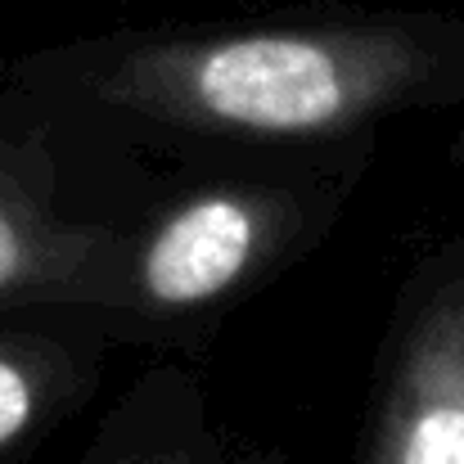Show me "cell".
Returning <instances> with one entry per match:
<instances>
[{
  "label": "cell",
  "mask_w": 464,
  "mask_h": 464,
  "mask_svg": "<svg viewBox=\"0 0 464 464\" xmlns=\"http://www.w3.org/2000/svg\"><path fill=\"white\" fill-rule=\"evenodd\" d=\"M86 464H212L198 379L176 365L150 370L104 420Z\"/></svg>",
  "instance_id": "cell-6"
},
{
  "label": "cell",
  "mask_w": 464,
  "mask_h": 464,
  "mask_svg": "<svg viewBox=\"0 0 464 464\" xmlns=\"http://www.w3.org/2000/svg\"><path fill=\"white\" fill-rule=\"evenodd\" d=\"M456 158H460V162H464V136H460V145H456Z\"/></svg>",
  "instance_id": "cell-7"
},
{
  "label": "cell",
  "mask_w": 464,
  "mask_h": 464,
  "mask_svg": "<svg viewBox=\"0 0 464 464\" xmlns=\"http://www.w3.org/2000/svg\"><path fill=\"white\" fill-rule=\"evenodd\" d=\"M374 145L189 167L118 244L109 338L203 347L212 324L289 271L343 217Z\"/></svg>",
  "instance_id": "cell-2"
},
{
  "label": "cell",
  "mask_w": 464,
  "mask_h": 464,
  "mask_svg": "<svg viewBox=\"0 0 464 464\" xmlns=\"http://www.w3.org/2000/svg\"><path fill=\"white\" fill-rule=\"evenodd\" d=\"M356 464H464V239L406 285Z\"/></svg>",
  "instance_id": "cell-4"
},
{
  "label": "cell",
  "mask_w": 464,
  "mask_h": 464,
  "mask_svg": "<svg viewBox=\"0 0 464 464\" xmlns=\"http://www.w3.org/2000/svg\"><path fill=\"white\" fill-rule=\"evenodd\" d=\"M162 189L140 145L0 68V315L109 334L118 244Z\"/></svg>",
  "instance_id": "cell-3"
},
{
  "label": "cell",
  "mask_w": 464,
  "mask_h": 464,
  "mask_svg": "<svg viewBox=\"0 0 464 464\" xmlns=\"http://www.w3.org/2000/svg\"><path fill=\"white\" fill-rule=\"evenodd\" d=\"M109 347L86 320L0 315V464H18L91 401Z\"/></svg>",
  "instance_id": "cell-5"
},
{
  "label": "cell",
  "mask_w": 464,
  "mask_h": 464,
  "mask_svg": "<svg viewBox=\"0 0 464 464\" xmlns=\"http://www.w3.org/2000/svg\"><path fill=\"white\" fill-rule=\"evenodd\" d=\"M41 95L180 167L374 145L464 109V14H338L122 32L14 63Z\"/></svg>",
  "instance_id": "cell-1"
}]
</instances>
